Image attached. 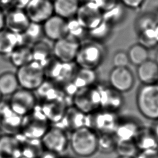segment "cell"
Wrapping results in <instances>:
<instances>
[{"label": "cell", "mask_w": 158, "mask_h": 158, "mask_svg": "<svg viewBox=\"0 0 158 158\" xmlns=\"http://www.w3.org/2000/svg\"><path fill=\"white\" fill-rule=\"evenodd\" d=\"M135 158H158V149L140 151Z\"/></svg>", "instance_id": "60d3db41"}, {"label": "cell", "mask_w": 158, "mask_h": 158, "mask_svg": "<svg viewBox=\"0 0 158 158\" xmlns=\"http://www.w3.org/2000/svg\"><path fill=\"white\" fill-rule=\"evenodd\" d=\"M136 105L140 114L145 118L158 120V85H141L136 94Z\"/></svg>", "instance_id": "7a4b0ae2"}, {"label": "cell", "mask_w": 158, "mask_h": 158, "mask_svg": "<svg viewBox=\"0 0 158 158\" xmlns=\"http://www.w3.org/2000/svg\"><path fill=\"white\" fill-rule=\"evenodd\" d=\"M94 4L102 12L116 4L118 0H88Z\"/></svg>", "instance_id": "ab89813d"}, {"label": "cell", "mask_w": 158, "mask_h": 158, "mask_svg": "<svg viewBox=\"0 0 158 158\" xmlns=\"http://www.w3.org/2000/svg\"><path fill=\"white\" fill-rule=\"evenodd\" d=\"M116 139L113 134L98 133V151L102 154H110L115 151Z\"/></svg>", "instance_id": "d590c367"}, {"label": "cell", "mask_w": 158, "mask_h": 158, "mask_svg": "<svg viewBox=\"0 0 158 158\" xmlns=\"http://www.w3.org/2000/svg\"><path fill=\"white\" fill-rule=\"evenodd\" d=\"M79 2H80V3H81V2H85V1H86V0H77Z\"/></svg>", "instance_id": "681fc988"}, {"label": "cell", "mask_w": 158, "mask_h": 158, "mask_svg": "<svg viewBox=\"0 0 158 158\" xmlns=\"http://www.w3.org/2000/svg\"><path fill=\"white\" fill-rule=\"evenodd\" d=\"M44 37L53 42L67 36V20L54 14L43 23Z\"/></svg>", "instance_id": "2e32d148"}, {"label": "cell", "mask_w": 158, "mask_h": 158, "mask_svg": "<svg viewBox=\"0 0 158 158\" xmlns=\"http://www.w3.org/2000/svg\"><path fill=\"white\" fill-rule=\"evenodd\" d=\"M114 27L102 21L93 28L88 31V38L89 40L104 44L112 36Z\"/></svg>", "instance_id": "f546056e"}, {"label": "cell", "mask_w": 158, "mask_h": 158, "mask_svg": "<svg viewBox=\"0 0 158 158\" xmlns=\"http://www.w3.org/2000/svg\"><path fill=\"white\" fill-rule=\"evenodd\" d=\"M73 107L85 114H91L100 109V93L98 85L79 89L72 98Z\"/></svg>", "instance_id": "8992f818"}, {"label": "cell", "mask_w": 158, "mask_h": 158, "mask_svg": "<svg viewBox=\"0 0 158 158\" xmlns=\"http://www.w3.org/2000/svg\"><path fill=\"white\" fill-rule=\"evenodd\" d=\"M100 93V109L118 112L123 104L122 93L117 91L109 85H98Z\"/></svg>", "instance_id": "e0dca14e"}, {"label": "cell", "mask_w": 158, "mask_h": 158, "mask_svg": "<svg viewBox=\"0 0 158 158\" xmlns=\"http://www.w3.org/2000/svg\"><path fill=\"white\" fill-rule=\"evenodd\" d=\"M20 136L21 138L22 156L27 158H40L44 152L41 139L26 138L20 135Z\"/></svg>", "instance_id": "484cf974"}, {"label": "cell", "mask_w": 158, "mask_h": 158, "mask_svg": "<svg viewBox=\"0 0 158 158\" xmlns=\"http://www.w3.org/2000/svg\"><path fill=\"white\" fill-rule=\"evenodd\" d=\"M149 51L138 43L132 44L127 51L129 63L136 67L140 65L149 59Z\"/></svg>", "instance_id": "1f68e13d"}, {"label": "cell", "mask_w": 158, "mask_h": 158, "mask_svg": "<svg viewBox=\"0 0 158 158\" xmlns=\"http://www.w3.org/2000/svg\"><path fill=\"white\" fill-rule=\"evenodd\" d=\"M138 43L148 49L155 48L157 44V41L155 33V28L146 30L136 34Z\"/></svg>", "instance_id": "8d00e7d4"}, {"label": "cell", "mask_w": 158, "mask_h": 158, "mask_svg": "<svg viewBox=\"0 0 158 158\" xmlns=\"http://www.w3.org/2000/svg\"><path fill=\"white\" fill-rule=\"evenodd\" d=\"M118 156L133 157L139 152L134 140L117 141L115 151Z\"/></svg>", "instance_id": "e575fe53"}, {"label": "cell", "mask_w": 158, "mask_h": 158, "mask_svg": "<svg viewBox=\"0 0 158 158\" xmlns=\"http://www.w3.org/2000/svg\"><path fill=\"white\" fill-rule=\"evenodd\" d=\"M134 141L139 150L143 151L151 149H158V140L152 128L143 125L139 130Z\"/></svg>", "instance_id": "cb8c5ba5"}, {"label": "cell", "mask_w": 158, "mask_h": 158, "mask_svg": "<svg viewBox=\"0 0 158 158\" xmlns=\"http://www.w3.org/2000/svg\"><path fill=\"white\" fill-rule=\"evenodd\" d=\"M51 126L40 106L30 114L23 117L19 134L26 138L41 139Z\"/></svg>", "instance_id": "277c9868"}, {"label": "cell", "mask_w": 158, "mask_h": 158, "mask_svg": "<svg viewBox=\"0 0 158 158\" xmlns=\"http://www.w3.org/2000/svg\"><path fill=\"white\" fill-rule=\"evenodd\" d=\"M117 158H133V157H122V156H118Z\"/></svg>", "instance_id": "7dc6e473"}, {"label": "cell", "mask_w": 158, "mask_h": 158, "mask_svg": "<svg viewBox=\"0 0 158 158\" xmlns=\"http://www.w3.org/2000/svg\"><path fill=\"white\" fill-rule=\"evenodd\" d=\"M112 65L115 67H128L129 60L127 51L124 50H118L113 55Z\"/></svg>", "instance_id": "74e56055"}, {"label": "cell", "mask_w": 158, "mask_h": 158, "mask_svg": "<svg viewBox=\"0 0 158 158\" xmlns=\"http://www.w3.org/2000/svg\"><path fill=\"white\" fill-rule=\"evenodd\" d=\"M154 12L155 15H156V17L157 20V22H158V8H157V10H156L155 12Z\"/></svg>", "instance_id": "bcb514c9"}, {"label": "cell", "mask_w": 158, "mask_h": 158, "mask_svg": "<svg viewBox=\"0 0 158 158\" xmlns=\"http://www.w3.org/2000/svg\"><path fill=\"white\" fill-rule=\"evenodd\" d=\"M76 19L88 31L102 21V11L89 1L80 3Z\"/></svg>", "instance_id": "4fadbf2b"}, {"label": "cell", "mask_w": 158, "mask_h": 158, "mask_svg": "<svg viewBox=\"0 0 158 158\" xmlns=\"http://www.w3.org/2000/svg\"><path fill=\"white\" fill-rule=\"evenodd\" d=\"M39 106L48 120L54 124L62 118L68 108L64 99L43 101Z\"/></svg>", "instance_id": "d6986e66"}, {"label": "cell", "mask_w": 158, "mask_h": 158, "mask_svg": "<svg viewBox=\"0 0 158 158\" xmlns=\"http://www.w3.org/2000/svg\"><path fill=\"white\" fill-rule=\"evenodd\" d=\"M22 36L23 44L30 46L37 41L42 40L44 38L42 24L31 22Z\"/></svg>", "instance_id": "836d02e7"}, {"label": "cell", "mask_w": 158, "mask_h": 158, "mask_svg": "<svg viewBox=\"0 0 158 158\" xmlns=\"http://www.w3.org/2000/svg\"><path fill=\"white\" fill-rule=\"evenodd\" d=\"M5 14L6 12L0 8V31L5 28Z\"/></svg>", "instance_id": "b9f144b4"}, {"label": "cell", "mask_w": 158, "mask_h": 158, "mask_svg": "<svg viewBox=\"0 0 158 158\" xmlns=\"http://www.w3.org/2000/svg\"><path fill=\"white\" fill-rule=\"evenodd\" d=\"M30 23L23 9L12 7L6 11L5 28L12 32L22 35Z\"/></svg>", "instance_id": "5bb4252c"}, {"label": "cell", "mask_w": 158, "mask_h": 158, "mask_svg": "<svg viewBox=\"0 0 158 158\" xmlns=\"http://www.w3.org/2000/svg\"><path fill=\"white\" fill-rule=\"evenodd\" d=\"M106 54L103 44L89 40L81 43L74 62L78 68L96 70L103 63Z\"/></svg>", "instance_id": "3957f363"}, {"label": "cell", "mask_w": 158, "mask_h": 158, "mask_svg": "<svg viewBox=\"0 0 158 158\" xmlns=\"http://www.w3.org/2000/svg\"><path fill=\"white\" fill-rule=\"evenodd\" d=\"M81 43L68 36L54 41L52 46V56L61 62H74Z\"/></svg>", "instance_id": "30bf717a"}, {"label": "cell", "mask_w": 158, "mask_h": 158, "mask_svg": "<svg viewBox=\"0 0 158 158\" xmlns=\"http://www.w3.org/2000/svg\"><path fill=\"white\" fill-rule=\"evenodd\" d=\"M155 33H156V39H157V43H158V23L155 28Z\"/></svg>", "instance_id": "ee69618b"}, {"label": "cell", "mask_w": 158, "mask_h": 158, "mask_svg": "<svg viewBox=\"0 0 158 158\" xmlns=\"http://www.w3.org/2000/svg\"><path fill=\"white\" fill-rule=\"evenodd\" d=\"M19 87L35 92L46 79L43 66L34 60L17 69Z\"/></svg>", "instance_id": "5b68a950"}, {"label": "cell", "mask_w": 158, "mask_h": 158, "mask_svg": "<svg viewBox=\"0 0 158 158\" xmlns=\"http://www.w3.org/2000/svg\"><path fill=\"white\" fill-rule=\"evenodd\" d=\"M23 117L13 112L7 101L0 103V127L6 133L18 134L20 132Z\"/></svg>", "instance_id": "9a60e30c"}, {"label": "cell", "mask_w": 158, "mask_h": 158, "mask_svg": "<svg viewBox=\"0 0 158 158\" xmlns=\"http://www.w3.org/2000/svg\"><path fill=\"white\" fill-rule=\"evenodd\" d=\"M33 60L43 66L52 57V47L46 41H38L31 46Z\"/></svg>", "instance_id": "4316f807"}, {"label": "cell", "mask_w": 158, "mask_h": 158, "mask_svg": "<svg viewBox=\"0 0 158 158\" xmlns=\"http://www.w3.org/2000/svg\"><path fill=\"white\" fill-rule=\"evenodd\" d=\"M98 133L91 127L74 129L69 135V147L79 158H89L98 152Z\"/></svg>", "instance_id": "6da1fadb"}, {"label": "cell", "mask_w": 158, "mask_h": 158, "mask_svg": "<svg viewBox=\"0 0 158 158\" xmlns=\"http://www.w3.org/2000/svg\"><path fill=\"white\" fill-rule=\"evenodd\" d=\"M23 44L22 35L6 28L0 31V55L7 56L15 48Z\"/></svg>", "instance_id": "7402d4cb"}, {"label": "cell", "mask_w": 158, "mask_h": 158, "mask_svg": "<svg viewBox=\"0 0 158 158\" xmlns=\"http://www.w3.org/2000/svg\"><path fill=\"white\" fill-rule=\"evenodd\" d=\"M108 82L111 88L120 93H124L133 88L135 79L131 70L128 67H113L109 73Z\"/></svg>", "instance_id": "9c48e42d"}, {"label": "cell", "mask_w": 158, "mask_h": 158, "mask_svg": "<svg viewBox=\"0 0 158 158\" xmlns=\"http://www.w3.org/2000/svg\"><path fill=\"white\" fill-rule=\"evenodd\" d=\"M44 151L57 156L64 153L69 147L67 132L56 125H51L41 138Z\"/></svg>", "instance_id": "52a82bcc"}, {"label": "cell", "mask_w": 158, "mask_h": 158, "mask_svg": "<svg viewBox=\"0 0 158 158\" xmlns=\"http://www.w3.org/2000/svg\"><path fill=\"white\" fill-rule=\"evenodd\" d=\"M21 138L18 134H2L0 138V158H20Z\"/></svg>", "instance_id": "ac0fdd59"}, {"label": "cell", "mask_w": 158, "mask_h": 158, "mask_svg": "<svg viewBox=\"0 0 158 158\" xmlns=\"http://www.w3.org/2000/svg\"><path fill=\"white\" fill-rule=\"evenodd\" d=\"M126 9L118 1L110 8L102 12V19L114 27L124 21L127 16Z\"/></svg>", "instance_id": "83f0119b"}, {"label": "cell", "mask_w": 158, "mask_h": 158, "mask_svg": "<svg viewBox=\"0 0 158 158\" xmlns=\"http://www.w3.org/2000/svg\"><path fill=\"white\" fill-rule=\"evenodd\" d=\"M158 22L154 12H146L139 15L135 20L133 28L136 34L149 29L155 28Z\"/></svg>", "instance_id": "4dcf8cb0"}, {"label": "cell", "mask_w": 158, "mask_h": 158, "mask_svg": "<svg viewBox=\"0 0 158 158\" xmlns=\"http://www.w3.org/2000/svg\"><path fill=\"white\" fill-rule=\"evenodd\" d=\"M154 60L156 62V63L158 64V51H157L156 55H155V59Z\"/></svg>", "instance_id": "f6af8a7d"}, {"label": "cell", "mask_w": 158, "mask_h": 158, "mask_svg": "<svg viewBox=\"0 0 158 158\" xmlns=\"http://www.w3.org/2000/svg\"><path fill=\"white\" fill-rule=\"evenodd\" d=\"M126 8L131 10H138L144 4L146 0H118Z\"/></svg>", "instance_id": "f35d334b"}, {"label": "cell", "mask_w": 158, "mask_h": 158, "mask_svg": "<svg viewBox=\"0 0 158 158\" xmlns=\"http://www.w3.org/2000/svg\"><path fill=\"white\" fill-rule=\"evenodd\" d=\"M7 57L11 64L17 69L33 60L31 46L24 44H20Z\"/></svg>", "instance_id": "d4e9b609"}, {"label": "cell", "mask_w": 158, "mask_h": 158, "mask_svg": "<svg viewBox=\"0 0 158 158\" xmlns=\"http://www.w3.org/2000/svg\"><path fill=\"white\" fill-rule=\"evenodd\" d=\"M136 76L142 85L156 84L158 80V64L148 59L136 68Z\"/></svg>", "instance_id": "44dd1931"}, {"label": "cell", "mask_w": 158, "mask_h": 158, "mask_svg": "<svg viewBox=\"0 0 158 158\" xmlns=\"http://www.w3.org/2000/svg\"><path fill=\"white\" fill-rule=\"evenodd\" d=\"M54 14L66 20L76 17L80 2L77 0H54Z\"/></svg>", "instance_id": "603a6c76"}, {"label": "cell", "mask_w": 158, "mask_h": 158, "mask_svg": "<svg viewBox=\"0 0 158 158\" xmlns=\"http://www.w3.org/2000/svg\"><path fill=\"white\" fill-rule=\"evenodd\" d=\"M7 103L13 112L24 117L36 107L38 100L35 92L19 88L9 96Z\"/></svg>", "instance_id": "ba28073f"}, {"label": "cell", "mask_w": 158, "mask_h": 158, "mask_svg": "<svg viewBox=\"0 0 158 158\" xmlns=\"http://www.w3.org/2000/svg\"><path fill=\"white\" fill-rule=\"evenodd\" d=\"M153 132L156 136V137L157 138V140H158V120L156 122V123L154 124V127L152 128Z\"/></svg>", "instance_id": "7bdbcfd3"}, {"label": "cell", "mask_w": 158, "mask_h": 158, "mask_svg": "<svg viewBox=\"0 0 158 158\" xmlns=\"http://www.w3.org/2000/svg\"><path fill=\"white\" fill-rule=\"evenodd\" d=\"M2 130H1V127H0V138H1V136H2Z\"/></svg>", "instance_id": "f907efd6"}, {"label": "cell", "mask_w": 158, "mask_h": 158, "mask_svg": "<svg viewBox=\"0 0 158 158\" xmlns=\"http://www.w3.org/2000/svg\"><path fill=\"white\" fill-rule=\"evenodd\" d=\"M67 36L81 43L88 38V30L74 17L67 20Z\"/></svg>", "instance_id": "d6a6232c"}, {"label": "cell", "mask_w": 158, "mask_h": 158, "mask_svg": "<svg viewBox=\"0 0 158 158\" xmlns=\"http://www.w3.org/2000/svg\"><path fill=\"white\" fill-rule=\"evenodd\" d=\"M51 1H54V0H51Z\"/></svg>", "instance_id": "db71d44e"}, {"label": "cell", "mask_w": 158, "mask_h": 158, "mask_svg": "<svg viewBox=\"0 0 158 158\" xmlns=\"http://www.w3.org/2000/svg\"><path fill=\"white\" fill-rule=\"evenodd\" d=\"M23 9L31 22L39 24L54 14L51 0H28Z\"/></svg>", "instance_id": "8fae6325"}, {"label": "cell", "mask_w": 158, "mask_h": 158, "mask_svg": "<svg viewBox=\"0 0 158 158\" xmlns=\"http://www.w3.org/2000/svg\"><path fill=\"white\" fill-rule=\"evenodd\" d=\"M156 84L158 85V80H157V83H156Z\"/></svg>", "instance_id": "f5cc1de1"}, {"label": "cell", "mask_w": 158, "mask_h": 158, "mask_svg": "<svg viewBox=\"0 0 158 158\" xmlns=\"http://www.w3.org/2000/svg\"><path fill=\"white\" fill-rule=\"evenodd\" d=\"M20 158H27V157H23V156H21Z\"/></svg>", "instance_id": "816d5d0a"}, {"label": "cell", "mask_w": 158, "mask_h": 158, "mask_svg": "<svg viewBox=\"0 0 158 158\" xmlns=\"http://www.w3.org/2000/svg\"><path fill=\"white\" fill-rule=\"evenodd\" d=\"M2 97H3V96H2L1 95V94L0 93V103H1V101H2Z\"/></svg>", "instance_id": "c3c4849f"}, {"label": "cell", "mask_w": 158, "mask_h": 158, "mask_svg": "<svg viewBox=\"0 0 158 158\" xmlns=\"http://www.w3.org/2000/svg\"><path fill=\"white\" fill-rule=\"evenodd\" d=\"M120 118L117 112L99 109L91 114V127L98 133L114 134Z\"/></svg>", "instance_id": "7c38bea8"}, {"label": "cell", "mask_w": 158, "mask_h": 158, "mask_svg": "<svg viewBox=\"0 0 158 158\" xmlns=\"http://www.w3.org/2000/svg\"><path fill=\"white\" fill-rule=\"evenodd\" d=\"M19 88L15 72L6 71L0 74V93L2 96H10Z\"/></svg>", "instance_id": "f1b7e54d"}, {"label": "cell", "mask_w": 158, "mask_h": 158, "mask_svg": "<svg viewBox=\"0 0 158 158\" xmlns=\"http://www.w3.org/2000/svg\"><path fill=\"white\" fill-rule=\"evenodd\" d=\"M142 126L137 120L132 118H120L113 135L117 141L134 140Z\"/></svg>", "instance_id": "ffe728a7"}]
</instances>
